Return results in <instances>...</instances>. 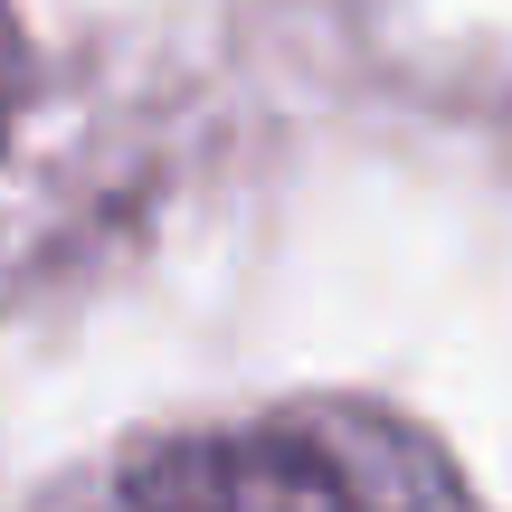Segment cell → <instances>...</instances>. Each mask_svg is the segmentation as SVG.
I'll list each match as a JSON object with an SVG mask.
<instances>
[{
    "instance_id": "cell-2",
    "label": "cell",
    "mask_w": 512,
    "mask_h": 512,
    "mask_svg": "<svg viewBox=\"0 0 512 512\" xmlns=\"http://www.w3.org/2000/svg\"><path fill=\"white\" fill-rule=\"evenodd\" d=\"M10 105H19V29L0 10V124H10Z\"/></svg>"
},
{
    "instance_id": "cell-1",
    "label": "cell",
    "mask_w": 512,
    "mask_h": 512,
    "mask_svg": "<svg viewBox=\"0 0 512 512\" xmlns=\"http://www.w3.org/2000/svg\"><path fill=\"white\" fill-rule=\"evenodd\" d=\"M86 512H465V494L418 437L351 408H304L152 446L95 484Z\"/></svg>"
}]
</instances>
